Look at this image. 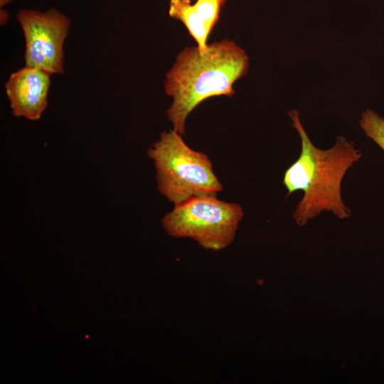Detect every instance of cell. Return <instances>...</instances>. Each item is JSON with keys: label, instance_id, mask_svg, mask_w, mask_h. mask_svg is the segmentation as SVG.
<instances>
[{"label": "cell", "instance_id": "8", "mask_svg": "<svg viewBox=\"0 0 384 384\" xmlns=\"http://www.w3.org/2000/svg\"><path fill=\"white\" fill-rule=\"evenodd\" d=\"M359 124L366 136L384 151V118L367 109L362 113Z\"/></svg>", "mask_w": 384, "mask_h": 384}, {"label": "cell", "instance_id": "2", "mask_svg": "<svg viewBox=\"0 0 384 384\" xmlns=\"http://www.w3.org/2000/svg\"><path fill=\"white\" fill-rule=\"evenodd\" d=\"M248 68L245 50L227 39L208 45L203 54L198 47L184 48L164 84L166 95L173 97L167 115L174 129L183 135L188 115L207 98L233 95L234 82L247 74Z\"/></svg>", "mask_w": 384, "mask_h": 384}, {"label": "cell", "instance_id": "5", "mask_svg": "<svg viewBox=\"0 0 384 384\" xmlns=\"http://www.w3.org/2000/svg\"><path fill=\"white\" fill-rule=\"evenodd\" d=\"M16 18L25 38V65L50 75L64 72V43L70 21L55 8L21 9Z\"/></svg>", "mask_w": 384, "mask_h": 384}, {"label": "cell", "instance_id": "4", "mask_svg": "<svg viewBox=\"0 0 384 384\" xmlns=\"http://www.w3.org/2000/svg\"><path fill=\"white\" fill-rule=\"evenodd\" d=\"M243 215L238 203L215 195L198 196L175 204L162 225L172 237L189 238L206 250H220L233 242Z\"/></svg>", "mask_w": 384, "mask_h": 384}, {"label": "cell", "instance_id": "10", "mask_svg": "<svg viewBox=\"0 0 384 384\" xmlns=\"http://www.w3.org/2000/svg\"><path fill=\"white\" fill-rule=\"evenodd\" d=\"M9 19V12L4 9H1L0 11V21L1 25L4 26Z\"/></svg>", "mask_w": 384, "mask_h": 384}, {"label": "cell", "instance_id": "1", "mask_svg": "<svg viewBox=\"0 0 384 384\" xmlns=\"http://www.w3.org/2000/svg\"><path fill=\"white\" fill-rule=\"evenodd\" d=\"M288 114L302 144L299 157L283 177L288 196L297 191L304 193L292 213L296 223L303 225L323 210L331 211L341 219L350 217L351 210L341 198V182L347 170L361 158V151L342 136H338L328 149L316 147L301 122L299 111L292 110Z\"/></svg>", "mask_w": 384, "mask_h": 384}, {"label": "cell", "instance_id": "7", "mask_svg": "<svg viewBox=\"0 0 384 384\" xmlns=\"http://www.w3.org/2000/svg\"><path fill=\"white\" fill-rule=\"evenodd\" d=\"M169 14L185 25L190 35L196 41L201 54L207 52V38L210 31L198 15L190 0H170Z\"/></svg>", "mask_w": 384, "mask_h": 384}, {"label": "cell", "instance_id": "3", "mask_svg": "<svg viewBox=\"0 0 384 384\" xmlns=\"http://www.w3.org/2000/svg\"><path fill=\"white\" fill-rule=\"evenodd\" d=\"M161 194L175 204L191 197L215 195L223 188L208 156L190 148L174 129L163 132L147 151Z\"/></svg>", "mask_w": 384, "mask_h": 384}, {"label": "cell", "instance_id": "6", "mask_svg": "<svg viewBox=\"0 0 384 384\" xmlns=\"http://www.w3.org/2000/svg\"><path fill=\"white\" fill-rule=\"evenodd\" d=\"M50 75L26 65L10 75L5 90L14 116L40 119L48 105Z\"/></svg>", "mask_w": 384, "mask_h": 384}, {"label": "cell", "instance_id": "9", "mask_svg": "<svg viewBox=\"0 0 384 384\" xmlns=\"http://www.w3.org/2000/svg\"><path fill=\"white\" fill-rule=\"evenodd\" d=\"M225 2V0H196L193 4L198 15L210 31L218 21L220 9Z\"/></svg>", "mask_w": 384, "mask_h": 384}, {"label": "cell", "instance_id": "11", "mask_svg": "<svg viewBox=\"0 0 384 384\" xmlns=\"http://www.w3.org/2000/svg\"><path fill=\"white\" fill-rule=\"evenodd\" d=\"M13 0H0V7L2 8L5 5L11 3Z\"/></svg>", "mask_w": 384, "mask_h": 384}]
</instances>
